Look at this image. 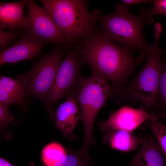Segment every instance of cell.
Masks as SVG:
<instances>
[{"label":"cell","mask_w":166,"mask_h":166,"mask_svg":"<svg viewBox=\"0 0 166 166\" xmlns=\"http://www.w3.org/2000/svg\"><path fill=\"white\" fill-rule=\"evenodd\" d=\"M76 47L92 71L106 78L119 91L124 89L140 61L131 50L100 35L79 41Z\"/></svg>","instance_id":"obj_1"},{"label":"cell","mask_w":166,"mask_h":166,"mask_svg":"<svg viewBox=\"0 0 166 166\" xmlns=\"http://www.w3.org/2000/svg\"><path fill=\"white\" fill-rule=\"evenodd\" d=\"M162 30L159 27H155L154 42L146 55L144 65L128 85L118 91L115 99L117 102H138L148 108H153L158 105L164 53L158 44Z\"/></svg>","instance_id":"obj_2"},{"label":"cell","mask_w":166,"mask_h":166,"mask_svg":"<svg viewBox=\"0 0 166 166\" xmlns=\"http://www.w3.org/2000/svg\"><path fill=\"white\" fill-rule=\"evenodd\" d=\"M97 20L100 24L98 33L131 50H139L146 56L151 48L146 41L143 32L145 24H148L143 15L130 13L124 4L117 3L113 13L102 15L98 11Z\"/></svg>","instance_id":"obj_3"},{"label":"cell","mask_w":166,"mask_h":166,"mask_svg":"<svg viewBox=\"0 0 166 166\" xmlns=\"http://www.w3.org/2000/svg\"><path fill=\"white\" fill-rule=\"evenodd\" d=\"M43 7L51 16L68 39L77 41L96 35L98 11L90 12L85 0H41Z\"/></svg>","instance_id":"obj_4"},{"label":"cell","mask_w":166,"mask_h":166,"mask_svg":"<svg viewBox=\"0 0 166 166\" xmlns=\"http://www.w3.org/2000/svg\"><path fill=\"white\" fill-rule=\"evenodd\" d=\"M109 81L106 78L92 71L89 77H81L75 91L84 126V140L79 149L83 155L88 154L89 146L95 143L93 129L98 113L108 99H115L116 89Z\"/></svg>","instance_id":"obj_5"},{"label":"cell","mask_w":166,"mask_h":166,"mask_svg":"<svg viewBox=\"0 0 166 166\" xmlns=\"http://www.w3.org/2000/svg\"><path fill=\"white\" fill-rule=\"evenodd\" d=\"M63 47L57 45L34 63L28 72L18 75V79L23 83L26 93L46 100L65 53Z\"/></svg>","instance_id":"obj_6"},{"label":"cell","mask_w":166,"mask_h":166,"mask_svg":"<svg viewBox=\"0 0 166 166\" xmlns=\"http://www.w3.org/2000/svg\"><path fill=\"white\" fill-rule=\"evenodd\" d=\"M71 45L66 50L65 56L46 99L49 106L53 105L60 100L75 93L81 77V69L83 62L76 46Z\"/></svg>","instance_id":"obj_7"},{"label":"cell","mask_w":166,"mask_h":166,"mask_svg":"<svg viewBox=\"0 0 166 166\" xmlns=\"http://www.w3.org/2000/svg\"><path fill=\"white\" fill-rule=\"evenodd\" d=\"M28 25L26 32L45 44L55 43L57 45L68 46L76 42L67 38L43 7L31 0H27Z\"/></svg>","instance_id":"obj_8"},{"label":"cell","mask_w":166,"mask_h":166,"mask_svg":"<svg viewBox=\"0 0 166 166\" xmlns=\"http://www.w3.org/2000/svg\"><path fill=\"white\" fill-rule=\"evenodd\" d=\"M158 119L155 113H148L142 107L136 109L125 106L112 112L108 119L99 125L104 132L109 129L132 131L146 121Z\"/></svg>","instance_id":"obj_9"},{"label":"cell","mask_w":166,"mask_h":166,"mask_svg":"<svg viewBox=\"0 0 166 166\" xmlns=\"http://www.w3.org/2000/svg\"><path fill=\"white\" fill-rule=\"evenodd\" d=\"M13 45L0 52V65L8 63L32 59L40 52L45 44L25 32Z\"/></svg>","instance_id":"obj_10"},{"label":"cell","mask_w":166,"mask_h":166,"mask_svg":"<svg viewBox=\"0 0 166 166\" xmlns=\"http://www.w3.org/2000/svg\"><path fill=\"white\" fill-rule=\"evenodd\" d=\"M81 117L80 106L73 93L57 109L55 114L56 127L71 141L75 137L73 131Z\"/></svg>","instance_id":"obj_11"},{"label":"cell","mask_w":166,"mask_h":166,"mask_svg":"<svg viewBox=\"0 0 166 166\" xmlns=\"http://www.w3.org/2000/svg\"><path fill=\"white\" fill-rule=\"evenodd\" d=\"M27 0L0 3V29L25 30L28 25L24 9Z\"/></svg>","instance_id":"obj_12"},{"label":"cell","mask_w":166,"mask_h":166,"mask_svg":"<svg viewBox=\"0 0 166 166\" xmlns=\"http://www.w3.org/2000/svg\"><path fill=\"white\" fill-rule=\"evenodd\" d=\"M141 148L131 163V166H166L160 146L149 140L142 141Z\"/></svg>","instance_id":"obj_13"},{"label":"cell","mask_w":166,"mask_h":166,"mask_svg":"<svg viewBox=\"0 0 166 166\" xmlns=\"http://www.w3.org/2000/svg\"><path fill=\"white\" fill-rule=\"evenodd\" d=\"M24 86L20 80L1 76L0 103L21 105L26 98Z\"/></svg>","instance_id":"obj_14"},{"label":"cell","mask_w":166,"mask_h":166,"mask_svg":"<svg viewBox=\"0 0 166 166\" xmlns=\"http://www.w3.org/2000/svg\"><path fill=\"white\" fill-rule=\"evenodd\" d=\"M106 132L105 141L112 148L124 152L135 149L143 140L132 132L122 129H109Z\"/></svg>","instance_id":"obj_15"},{"label":"cell","mask_w":166,"mask_h":166,"mask_svg":"<svg viewBox=\"0 0 166 166\" xmlns=\"http://www.w3.org/2000/svg\"><path fill=\"white\" fill-rule=\"evenodd\" d=\"M62 145L57 142H52L46 145L42 152V159L45 166H53L66 155Z\"/></svg>","instance_id":"obj_16"},{"label":"cell","mask_w":166,"mask_h":166,"mask_svg":"<svg viewBox=\"0 0 166 166\" xmlns=\"http://www.w3.org/2000/svg\"><path fill=\"white\" fill-rule=\"evenodd\" d=\"M149 125L157 138L160 145L166 156V125L158 119L148 121Z\"/></svg>","instance_id":"obj_17"},{"label":"cell","mask_w":166,"mask_h":166,"mask_svg":"<svg viewBox=\"0 0 166 166\" xmlns=\"http://www.w3.org/2000/svg\"><path fill=\"white\" fill-rule=\"evenodd\" d=\"M85 161L78 153L74 152L67 153L66 156L59 162L53 166H87ZM30 166H35L32 162Z\"/></svg>","instance_id":"obj_18"},{"label":"cell","mask_w":166,"mask_h":166,"mask_svg":"<svg viewBox=\"0 0 166 166\" xmlns=\"http://www.w3.org/2000/svg\"><path fill=\"white\" fill-rule=\"evenodd\" d=\"M163 64L161 74L158 101L161 106L166 107V55L163 59Z\"/></svg>","instance_id":"obj_19"},{"label":"cell","mask_w":166,"mask_h":166,"mask_svg":"<svg viewBox=\"0 0 166 166\" xmlns=\"http://www.w3.org/2000/svg\"><path fill=\"white\" fill-rule=\"evenodd\" d=\"M18 33V30L7 31L0 29V52L9 48L17 38Z\"/></svg>","instance_id":"obj_20"},{"label":"cell","mask_w":166,"mask_h":166,"mask_svg":"<svg viewBox=\"0 0 166 166\" xmlns=\"http://www.w3.org/2000/svg\"><path fill=\"white\" fill-rule=\"evenodd\" d=\"M153 4L152 8H144L145 10L150 16L154 15H166V0H152Z\"/></svg>","instance_id":"obj_21"},{"label":"cell","mask_w":166,"mask_h":166,"mask_svg":"<svg viewBox=\"0 0 166 166\" xmlns=\"http://www.w3.org/2000/svg\"><path fill=\"white\" fill-rule=\"evenodd\" d=\"M9 105L0 103V124L1 127L6 126L10 123L12 118L8 109Z\"/></svg>","instance_id":"obj_22"},{"label":"cell","mask_w":166,"mask_h":166,"mask_svg":"<svg viewBox=\"0 0 166 166\" xmlns=\"http://www.w3.org/2000/svg\"><path fill=\"white\" fill-rule=\"evenodd\" d=\"M152 0H122L124 4L126 6H130L136 4L147 2H151Z\"/></svg>","instance_id":"obj_23"},{"label":"cell","mask_w":166,"mask_h":166,"mask_svg":"<svg viewBox=\"0 0 166 166\" xmlns=\"http://www.w3.org/2000/svg\"><path fill=\"white\" fill-rule=\"evenodd\" d=\"M0 166H14L10 163L6 159L1 157L0 158Z\"/></svg>","instance_id":"obj_24"},{"label":"cell","mask_w":166,"mask_h":166,"mask_svg":"<svg viewBox=\"0 0 166 166\" xmlns=\"http://www.w3.org/2000/svg\"><path fill=\"white\" fill-rule=\"evenodd\" d=\"M158 115L166 119V112L158 113Z\"/></svg>","instance_id":"obj_25"},{"label":"cell","mask_w":166,"mask_h":166,"mask_svg":"<svg viewBox=\"0 0 166 166\" xmlns=\"http://www.w3.org/2000/svg\"><path fill=\"white\" fill-rule=\"evenodd\" d=\"M166 17V15H165V16H164Z\"/></svg>","instance_id":"obj_26"}]
</instances>
